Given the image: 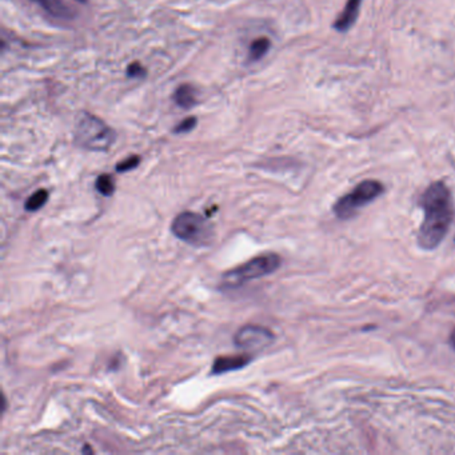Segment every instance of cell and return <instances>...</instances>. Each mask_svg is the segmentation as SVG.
Instances as JSON below:
<instances>
[{"label": "cell", "mask_w": 455, "mask_h": 455, "mask_svg": "<svg viewBox=\"0 0 455 455\" xmlns=\"http://www.w3.org/2000/svg\"><path fill=\"white\" fill-rule=\"evenodd\" d=\"M280 257L276 254H264L226 273L222 278V285L224 287L234 289L242 286L250 280L259 279L262 276H270L280 267Z\"/></svg>", "instance_id": "277c9868"}, {"label": "cell", "mask_w": 455, "mask_h": 455, "mask_svg": "<svg viewBox=\"0 0 455 455\" xmlns=\"http://www.w3.org/2000/svg\"><path fill=\"white\" fill-rule=\"evenodd\" d=\"M97 193H102L103 196H111L112 193H115V182L112 179L111 175H100L97 179L95 183Z\"/></svg>", "instance_id": "4fadbf2b"}, {"label": "cell", "mask_w": 455, "mask_h": 455, "mask_svg": "<svg viewBox=\"0 0 455 455\" xmlns=\"http://www.w3.org/2000/svg\"><path fill=\"white\" fill-rule=\"evenodd\" d=\"M362 0H347L344 11L338 16V19L334 23V27L341 32H345L347 29L354 26L359 15Z\"/></svg>", "instance_id": "ba28073f"}, {"label": "cell", "mask_w": 455, "mask_h": 455, "mask_svg": "<svg viewBox=\"0 0 455 455\" xmlns=\"http://www.w3.org/2000/svg\"><path fill=\"white\" fill-rule=\"evenodd\" d=\"M116 134L114 130L90 112H81L75 123L76 143L90 151H107L114 144Z\"/></svg>", "instance_id": "7a4b0ae2"}, {"label": "cell", "mask_w": 455, "mask_h": 455, "mask_svg": "<svg viewBox=\"0 0 455 455\" xmlns=\"http://www.w3.org/2000/svg\"><path fill=\"white\" fill-rule=\"evenodd\" d=\"M32 1L39 4L46 13L53 15L54 18H59V19L74 18L72 10L63 3V0H32Z\"/></svg>", "instance_id": "9c48e42d"}, {"label": "cell", "mask_w": 455, "mask_h": 455, "mask_svg": "<svg viewBox=\"0 0 455 455\" xmlns=\"http://www.w3.org/2000/svg\"><path fill=\"white\" fill-rule=\"evenodd\" d=\"M195 125H196V118H193V116H191V118H187V119H184L182 123L177 125L175 133H177V134H180V133H189V131L193 130Z\"/></svg>", "instance_id": "9a60e30c"}, {"label": "cell", "mask_w": 455, "mask_h": 455, "mask_svg": "<svg viewBox=\"0 0 455 455\" xmlns=\"http://www.w3.org/2000/svg\"><path fill=\"white\" fill-rule=\"evenodd\" d=\"M276 341V335L273 331L262 327V326H243L236 331L234 335V344L239 348L259 351L271 345Z\"/></svg>", "instance_id": "8992f818"}, {"label": "cell", "mask_w": 455, "mask_h": 455, "mask_svg": "<svg viewBox=\"0 0 455 455\" xmlns=\"http://www.w3.org/2000/svg\"><path fill=\"white\" fill-rule=\"evenodd\" d=\"M139 163H140V158L137 156V155H133L127 159L122 161L119 165H116V171L119 172H125V171H131L134 168L138 167Z\"/></svg>", "instance_id": "5bb4252c"}, {"label": "cell", "mask_w": 455, "mask_h": 455, "mask_svg": "<svg viewBox=\"0 0 455 455\" xmlns=\"http://www.w3.org/2000/svg\"><path fill=\"white\" fill-rule=\"evenodd\" d=\"M174 99H175L177 104L182 109H186V110L191 109L196 103V95H195L193 86H190V84L180 86L179 88L175 91Z\"/></svg>", "instance_id": "30bf717a"}, {"label": "cell", "mask_w": 455, "mask_h": 455, "mask_svg": "<svg viewBox=\"0 0 455 455\" xmlns=\"http://www.w3.org/2000/svg\"><path fill=\"white\" fill-rule=\"evenodd\" d=\"M269 50H270V41L267 38H258L257 41L251 43L250 57L252 60H259V59H262Z\"/></svg>", "instance_id": "7c38bea8"}, {"label": "cell", "mask_w": 455, "mask_h": 455, "mask_svg": "<svg viewBox=\"0 0 455 455\" xmlns=\"http://www.w3.org/2000/svg\"><path fill=\"white\" fill-rule=\"evenodd\" d=\"M78 3H82V4H84V3H87V0H76Z\"/></svg>", "instance_id": "ac0fdd59"}, {"label": "cell", "mask_w": 455, "mask_h": 455, "mask_svg": "<svg viewBox=\"0 0 455 455\" xmlns=\"http://www.w3.org/2000/svg\"><path fill=\"white\" fill-rule=\"evenodd\" d=\"M171 231L178 239L193 245L207 246L214 239V227L201 214L184 211L174 219Z\"/></svg>", "instance_id": "3957f363"}, {"label": "cell", "mask_w": 455, "mask_h": 455, "mask_svg": "<svg viewBox=\"0 0 455 455\" xmlns=\"http://www.w3.org/2000/svg\"><path fill=\"white\" fill-rule=\"evenodd\" d=\"M450 344H451L453 348L455 350V329L453 330V332H451V335H450Z\"/></svg>", "instance_id": "e0dca14e"}, {"label": "cell", "mask_w": 455, "mask_h": 455, "mask_svg": "<svg viewBox=\"0 0 455 455\" xmlns=\"http://www.w3.org/2000/svg\"><path fill=\"white\" fill-rule=\"evenodd\" d=\"M419 203L423 207L425 218L418 233V242L425 250H434L441 245L453 222L451 193L443 182H435L422 193Z\"/></svg>", "instance_id": "6da1fadb"}, {"label": "cell", "mask_w": 455, "mask_h": 455, "mask_svg": "<svg viewBox=\"0 0 455 455\" xmlns=\"http://www.w3.org/2000/svg\"><path fill=\"white\" fill-rule=\"evenodd\" d=\"M252 357L250 355H227L219 357L212 365V374H224V372H234L246 367L251 362Z\"/></svg>", "instance_id": "52a82bcc"}, {"label": "cell", "mask_w": 455, "mask_h": 455, "mask_svg": "<svg viewBox=\"0 0 455 455\" xmlns=\"http://www.w3.org/2000/svg\"><path fill=\"white\" fill-rule=\"evenodd\" d=\"M383 190V184L378 180H363L353 191L339 198V201L334 205V214L339 219H350L357 215L362 207L367 206L379 195H382Z\"/></svg>", "instance_id": "5b68a950"}, {"label": "cell", "mask_w": 455, "mask_h": 455, "mask_svg": "<svg viewBox=\"0 0 455 455\" xmlns=\"http://www.w3.org/2000/svg\"><path fill=\"white\" fill-rule=\"evenodd\" d=\"M127 75L130 78H137V76H144L146 75V69H143L142 64L139 63H131L127 69Z\"/></svg>", "instance_id": "2e32d148"}, {"label": "cell", "mask_w": 455, "mask_h": 455, "mask_svg": "<svg viewBox=\"0 0 455 455\" xmlns=\"http://www.w3.org/2000/svg\"><path fill=\"white\" fill-rule=\"evenodd\" d=\"M47 201H48V191L41 189L28 198L25 208L29 212H35V211L41 210V207L47 203Z\"/></svg>", "instance_id": "8fae6325"}]
</instances>
